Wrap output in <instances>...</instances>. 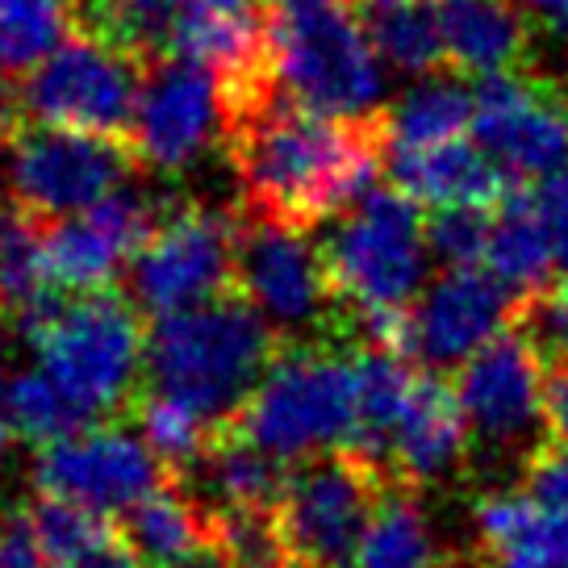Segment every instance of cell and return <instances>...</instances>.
Returning a JSON list of instances; mask_svg holds the SVG:
<instances>
[{"label":"cell","mask_w":568,"mask_h":568,"mask_svg":"<svg viewBox=\"0 0 568 568\" xmlns=\"http://www.w3.org/2000/svg\"><path fill=\"white\" fill-rule=\"evenodd\" d=\"M355 4H368V0H355Z\"/></svg>","instance_id":"ee69618b"},{"label":"cell","mask_w":568,"mask_h":568,"mask_svg":"<svg viewBox=\"0 0 568 568\" xmlns=\"http://www.w3.org/2000/svg\"><path fill=\"white\" fill-rule=\"evenodd\" d=\"M34 368L51 376L89 423L122 414L146 373V322L122 293L92 288L47 297L18 318Z\"/></svg>","instance_id":"3957f363"},{"label":"cell","mask_w":568,"mask_h":568,"mask_svg":"<svg viewBox=\"0 0 568 568\" xmlns=\"http://www.w3.org/2000/svg\"><path fill=\"white\" fill-rule=\"evenodd\" d=\"M359 13L373 34V47L393 71L418 75V80L447 71L435 0H368V4H359Z\"/></svg>","instance_id":"484cf974"},{"label":"cell","mask_w":568,"mask_h":568,"mask_svg":"<svg viewBox=\"0 0 568 568\" xmlns=\"http://www.w3.org/2000/svg\"><path fill=\"white\" fill-rule=\"evenodd\" d=\"M9 226H13V217H9V213H4V205H0V239L9 234Z\"/></svg>","instance_id":"7bdbcfd3"},{"label":"cell","mask_w":568,"mask_h":568,"mask_svg":"<svg viewBox=\"0 0 568 568\" xmlns=\"http://www.w3.org/2000/svg\"><path fill=\"white\" fill-rule=\"evenodd\" d=\"M544 385L548 364L515 326L477 347L452 381L468 423V444L518 464L531 460V452L548 444Z\"/></svg>","instance_id":"8fae6325"},{"label":"cell","mask_w":568,"mask_h":568,"mask_svg":"<svg viewBox=\"0 0 568 568\" xmlns=\"http://www.w3.org/2000/svg\"><path fill=\"white\" fill-rule=\"evenodd\" d=\"M497 205H439L426 213V239L430 255L444 267L456 264H480L489 247Z\"/></svg>","instance_id":"1f68e13d"},{"label":"cell","mask_w":568,"mask_h":568,"mask_svg":"<svg viewBox=\"0 0 568 568\" xmlns=\"http://www.w3.org/2000/svg\"><path fill=\"white\" fill-rule=\"evenodd\" d=\"M234 288L281 331L284 343L347 338V318L322 243L305 226L243 213Z\"/></svg>","instance_id":"ba28073f"},{"label":"cell","mask_w":568,"mask_h":568,"mask_svg":"<svg viewBox=\"0 0 568 568\" xmlns=\"http://www.w3.org/2000/svg\"><path fill=\"white\" fill-rule=\"evenodd\" d=\"M142 155L130 139L71 130V125L26 122L4 142V180L21 217L54 222L92 210L139 176Z\"/></svg>","instance_id":"9c48e42d"},{"label":"cell","mask_w":568,"mask_h":568,"mask_svg":"<svg viewBox=\"0 0 568 568\" xmlns=\"http://www.w3.org/2000/svg\"><path fill=\"white\" fill-rule=\"evenodd\" d=\"M535 201H539V213H544V222H548L556 272L568 276V168L551 172L548 180H539V184H535Z\"/></svg>","instance_id":"d590c367"},{"label":"cell","mask_w":568,"mask_h":568,"mask_svg":"<svg viewBox=\"0 0 568 568\" xmlns=\"http://www.w3.org/2000/svg\"><path fill=\"white\" fill-rule=\"evenodd\" d=\"M473 139L515 180L539 184L568 168V80L539 63L477 80Z\"/></svg>","instance_id":"7c38bea8"},{"label":"cell","mask_w":568,"mask_h":568,"mask_svg":"<svg viewBox=\"0 0 568 568\" xmlns=\"http://www.w3.org/2000/svg\"><path fill=\"white\" fill-rule=\"evenodd\" d=\"M222 151L243 193V213L318 231L355 196L385 180L381 109L335 118L284 97L276 80L217 89Z\"/></svg>","instance_id":"6da1fadb"},{"label":"cell","mask_w":568,"mask_h":568,"mask_svg":"<svg viewBox=\"0 0 568 568\" xmlns=\"http://www.w3.org/2000/svg\"><path fill=\"white\" fill-rule=\"evenodd\" d=\"M355 568H444L418 485L389 477L368 523V535L359 544Z\"/></svg>","instance_id":"d4e9b609"},{"label":"cell","mask_w":568,"mask_h":568,"mask_svg":"<svg viewBox=\"0 0 568 568\" xmlns=\"http://www.w3.org/2000/svg\"><path fill=\"white\" fill-rule=\"evenodd\" d=\"M168 477L172 468L142 439L139 426H122L113 418L84 423L42 444L34 460L38 494L71 497L109 518H122Z\"/></svg>","instance_id":"5bb4252c"},{"label":"cell","mask_w":568,"mask_h":568,"mask_svg":"<svg viewBox=\"0 0 568 568\" xmlns=\"http://www.w3.org/2000/svg\"><path fill=\"white\" fill-rule=\"evenodd\" d=\"M118 535L146 560V568H172L210 539V515L189 494V485L172 473L125 510Z\"/></svg>","instance_id":"7402d4cb"},{"label":"cell","mask_w":568,"mask_h":568,"mask_svg":"<svg viewBox=\"0 0 568 568\" xmlns=\"http://www.w3.org/2000/svg\"><path fill=\"white\" fill-rule=\"evenodd\" d=\"M54 568H146V560L125 544L122 535H113V539L97 544L92 551H80V556H71V560H59Z\"/></svg>","instance_id":"f35d334b"},{"label":"cell","mask_w":568,"mask_h":568,"mask_svg":"<svg viewBox=\"0 0 568 568\" xmlns=\"http://www.w3.org/2000/svg\"><path fill=\"white\" fill-rule=\"evenodd\" d=\"M389 468L359 447L314 452L288 468L276 523L297 568H355Z\"/></svg>","instance_id":"52a82bcc"},{"label":"cell","mask_w":568,"mask_h":568,"mask_svg":"<svg viewBox=\"0 0 568 568\" xmlns=\"http://www.w3.org/2000/svg\"><path fill=\"white\" fill-rule=\"evenodd\" d=\"M47 297H54V284L42 260V234L38 222L18 217L0 239V314L21 318Z\"/></svg>","instance_id":"f1b7e54d"},{"label":"cell","mask_w":568,"mask_h":568,"mask_svg":"<svg viewBox=\"0 0 568 568\" xmlns=\"http://www.w3.org/2000/svg\"><path fill=\"white\" fill-rule=\"evenodd\" d=\"M385 180L406 189L418 205H497L515 189L477 139H447L414 151H385Z\"/></svg>","instance_id":"d6986e66"},{"label":"cell","mask_w":568,"mask_h":568,"mask_svg":"<svg viewBox=\"0 0 568 568\" xmlns=\"http://www.w3.org/2000/svg\"><path fill=\"white\" fill-rule=\"evenodd\" d=\"M535 42H548L568 68V0H518Z\"/></svg>","instance_id":"8d00e7d4"},{"label":"cell","mask_w":568,"mask_h":568,"mask_svg":"<svg viewBox=\"0 0 568 568\" xmlns=\"http://www.w3.org/2000/svg\"><path fill=\"white\" fill-rule=\"evenodd\" d=\"M518 335L535 347L544 364H565L568 359V276L548 281L544 288L527 293L518 302L515 318H510Z\"/></svg>","instance_id":"d6a6232c"},{"label":"cell","mask_w":568,"mask_h":568,"mask_svg":"<svg viewBox=\"0 0 568 568\" xmlns=\"http://www.w3.org/2000/svg\"><path fill=\"white\" fill-rule=\"evenodd\" d=\"M130 409H134V426L142 430V439L155 447V456L172 473L189 468L210 447L213 430H217V423H210L205 414H196L193 406H184V402H176V397H168L160 389L134 393Z\"/></svg>","instance_id":"83f0119b"},{"label":"cell","mask_w":568,"mask_h":568,"mask_svg":"<svg viewBox=\"0 0 568 568\" xmlns=\"http://www.w3.org/2000/svg\"><path fill=\"white\" fill-rule=\"evenodd\" d=\"M284 352V338L231 288L213 302L160 314L146 326V389L176 397L210 423H231Z\"/></svg>","instance_id":"7a4b0ae2"},{"label":"cell","mask_w":568,"mask_h":568,"mask_svg":"<svg viewBox=\"0 0 568 568\" xmlns=\"http://www.w3.org/2000/svg\"><path fill=\"white\" fill-rule=\"evenodd\" d=\"M71 30V0H0V71L26 80Z\"/></svg>","instance_id":"4316f807"},{"label":"cell","mask_w":568,"mask_h":568,"mask_svg":"<svg viewBox=\"0 0 568 568\" xmlns=\"http://www.w3.org/2000/svg\"><path fill=\"white\" fill-rule=\"evenodd\" d=\"M480 264L506 288H515L518 297H527L551 281L556 255H551L548 222H544L539 201H535V184H515L497 201L494 231H489V247H485Z\"/></svg>","instance_id":"603a6c76"},{"label":"cell","mask_w":568,"mask_h":568,"mask_svg":"<svg viewBox=\"0 0 568 568\" xmlns=\"http://www.w3.org/2000/svg\"><path fill=\"white\" fill-rule=\"evenodd\" d=\"M231 423L281 460L352 447L359 430L352 343L347 352L335 343H284Z\"/></svg>","instance_id":"8992f818"},{"label":"cell","mask_w":568,"mask_h":568,"mask_svg":"<svg viewBox=\"0 0 568 568\" xmlns=\"http://www.w3.org/2000/svg\"><path fill=\"white\" fill-rule=\"evenodd\" d=\"M9 414H13V430L26 444H51L59 435H68L75 426H84L89 418L71 406V397L42 368H21L13 373L9 385Z\"/></svg>","instance_id":"f546056e"},{"label":"cell","mask_w":568,"mask_h":568,"mask_svg":"<svg viewBox=\"0 0 568 568\" xmlns=\"http://www.w3.org/2000/svg\"><path fill=\"white\" fill-rule=\"evenodd\" d=\"M0 568H54L30 510H0Z\"/></svg>","instance_id":"836d02e7"},{"label":"cell","mask_w":568,"mask_h":568,"mask_svg":"<svg viewBox=\"0 0 568 568\" xmlns=\"http://www.w3.org/2000/svg\"><path fill=\"white\" fill-rule=\"evenodd\" d=\"M9 385H13V373H9V359L0 352V460L9 456V447L18 439V430H13V414H9Z\"/></svg>","instance_id":"60d3db41"},{"label":"cell","mask_w":568,"mask_h":568,"mask_svg":"<svg viewBox=\"0 0 568 568\" xmlns=\"http://www.w3.org/2000/svg\"><path fill=\"white\" fill-rule=\"evenodd\" d=\"M130 142L146 168L180 176L222 142L217 75L189 59H163L142 75Z\"/></svg>","instance_id":"2e32d148"},{"label":"cell","mask_w":568,"mask_h":568,"mask_svg":"<svg viewBox=\"0 0 568 568\" xmlns=\"http://www.w3.org/2000/svg\"><path fill=\"white\" fill-rule=\"evenodd\" d=\"M163 210L168 205H160L155 196L122 184L118 193L97 201L92 210L68 213V217H54V222H38L42 260H47L54 293L109 288L122 276V267H130L142 243L151 239Z\"/></svg>","instance_id":"9a60e30c"},{"label":"cell","mask_w":568,"mask_h":568,"mask_svg":"<svg viewBox=\"0 0 568 568\" xmlns=\"http://www.w3.org/2000/svg\"><path fill=\"white\" fill-rule=\"evenodd\" d=\"M480 568H568V515L527 494H485L477 501Z\"/></svg>","instance_id":"ffe728a7"},{"label":"cell","mask_w":568,"mask_h":568,"mask_svg":"<svg viewBox=\"0 0 568 568\" xmlns=\"http://www.w3.org/2000/svg\"><path fill=\"white\" fill-rule=\"evenodd\" d=\"M447 71L494 75L535 63V34L518 0H435Z\"/></svg>","instance_id":"44dd1931"},{"label":"cell","mask_w":568,"mask_h":568,"mask_svg":"<svg viewBox=\"0 0 568 568\" xmlns=\"http://www.w3.org/2000/svg\"><path fill=\"white\" fill-rule=\"evenodd\" d=\"M426 205L389 180L355 196L347 210L326 217L318 239L338 305L347 318V343L355 326L389 314H406L423 293L430 239H426Z\"/></svg>","instance_id":"277c9868"},{"label":"cell","mask_w":568,"mask_h":568,"mask_svg":"<svg viewBox=\"0 0 568 568\" xmlns=\"http://www.w3.org/2000/svg\"><path fill=\"white\" fill-rule=\"evenodd\" d=\"M243 217L196 201L168 205L151 239L130 260V297L142 314L160 318L172 310L213 302L234 288Z\"/></svg>","instance_id":"30bf717a"},{"label":"cell","mask_w":568,"mask_h":568,"mask_svg":"<svg viewBox=\"0 0 568 568\" xmlns=\"http://www.w3.org/2000/svg\"><path fill=\"white\" fill-rule=\"evenodd\" d=\"M477 113V92L464 84L460 71L423 75L397 105H381L385 151H414L430 142L460 139Z\"/></svg>","instance_id":"cb8c5ba5"},{"label":"cell","mask_w":568,"mask_h":568,"mask_svg":"<svg viewBox=\"0 0 568 568\" xmlns=\"http://www.w3.org/2000/svg\"><path fill=\"white\" fill-rule=\"evenodd\" d=\"M544 409H548V439L568 447V359L551 364L544 385Z\"/></svg>","instance_id":"74e56055"},{"label":"cell","mask_w":568,"mask_h":568,"mask_svg":"<svg viewBox=\"0 0 568 568\" xmlns=\"http://www.w3.org/2000/svg\"><path fill=\"white\" fill-rule=\"evenodd\" d=\"M468 447H473L468 444V423H464L456 389L435 368L418 373L406 409L397 418V430H393L385 468L393 477L426 489L435 480L452 477L468 456Z\"/></svg>","instance_id":"ac0fdd59"},{"label":"cell","mask_w":568,"mask_h":568,"mask_svg":"<svg viewBox=\"0 0 568 568\" xmlns=\"http://www.w3.org/2000/svg\"><path fill=\"white\" fill-rule=\"evenodd\" d=\"M172 568H234V565H231V560H226V551L217 548L213 539H205L201 548L189 551V556H184V560H176V565H172Z\"/></svg>","instance_id":"b9f144b4"},{"label":"cell","mask_w":568,"mask_h":568,"mask_svg":"<svg viewBox=\"0 0 568 568\" xmlns=\"http://www.w3.org/2000/svg\"><path fill=\"white\" fill-rule=\"evenodd\" d=\"M381 51L355 0H276L272 75L305 109L364 118L381 109Z\"/></svg>","instance_id":"5b68a950"},{"label":"cell","mask_w":568,"mask_h":568,"mask_svg":"<svg viewBox=\"0 0 568 568\" xmlns=\"http://www.w3.org/2000/svg\"><path fill=\"white\" fill-rule=\"evenodd\" d=\"M26 122H30V113H26V80L0 71V146L13 139Z\"/></svg>","instance_id":"ab89813d"},{"label":"cell","mask_w":568,"mask_h":568,"mask_svg":"<svg viewBox=\"0 0 568 568\" xmlns=\"http://www.w3.org/2000/svg\"><path fill=\"white\" fill-rule=\"evenodd\" d=\"M34 515V527L42 535V544L51 551V560H71L80 551H92L97 544H105L118 535L113 518L92 510V506H80L71 497H54V494H38V506L30 510Z\"/></svg>","instance_id":"4dcf8cb0"},{"label":"cell","mask_w":568,"mask_h":568,"mask_svg":"<svg viewBox=\"0 0 568 568\" xmlns=\"http://www.w3.org/2000/svg\"><path fill=\"white\" fill-rule=\"evenodd\" d=\"M515 288L497 281L485 264L444 267L409 305V359L444 373L501 335L518 310Z\"/></svg>","instance_id":"e0dca14e"},{"label":"cell","mask_w":568,"mask_h":568,"mask_svg":"<svg viewBox=\"0 0 568 568\" xmlns=\"http://www.w3.org/2000/svg\"><path fill=\"white\" fill-rule=\"evenodd\" d=\"M142 75L146 68L134 54L109 47L105 38L71 30L26 75V113L30 122L130 139Z\"/></svg>","instance_id":"4fadbf2b"},{"label":"cell","mask_w":568,"mask_h":568,"mask_svg":"<svg viewBox=\"0 0 568 568\" xmlns=\"http://www.w3.org/2000/svg\"><path fill=\"white\" fill-rule=\"evenodd\" d=\"M523 489L568 515V447L548 439L539 452H531V460L523 464Z\"/></svg>","instance_id":"e575fe53"}]
</instances>
